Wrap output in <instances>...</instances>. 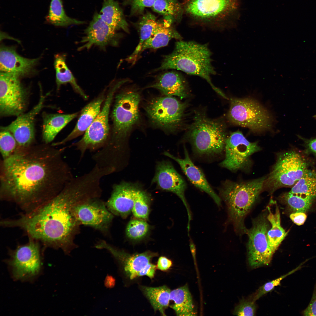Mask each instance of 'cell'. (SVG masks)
<instances>
[{
    "label": "cell",
    "mask_w": 316,
    "mask_h": 316,
    "mask_svg": "<svg viewBox=\"0 0 316 316\" xmlns=\"http://www.w3.org/2000/svg\"><path fill=\"white\" fill-rule=\"evenodd\" d=\"M171 261L166 257L161 256L159 258L157 267L162 271H166L172 265Z\"/></svg>",
    "instance_id": "46"
},
{
    "label": "cell",
    "mask_w": 316,
    "mask_h": 316,
    "mask_svg": "<svg viewBox=\"0 0 316 316\" xmlns=\"http://www.w3.org/2000/svg\"><path fill=\"white\" fill-rule=\"evenodd\" d=\"M280 199L294 212L305 213L310 208L313 200L309 197L292 193L289 192L281 195Z\"/></svg>",
    "instance_id": "38"
},
{
    "label": "cell",
    "mask_w": 316,
    "mask_h": 316,
    "mask_svg": "<svg viewBox=\"0 0 316 316\" xmlns=\"http://www.w3.org/2000/svg\"><path fill=\"white\" fill-rule=\"evenodd\" d=\"M78 114V112L68 114L44 113L42 134L45 143L48 144L52 142L59 132Z\"/></svg>",
    "instance_id": "26"
},
{
    "label": "cell",
    "mask_w": 316,
    "mask_h": 316,
    "mask_svg": "<svg viewBox=\"0 0 316 316\" xmlns=\"http://www.w3.org/2000/svg\"><path fill=\"white\" fill-rule=\"evenodd\" d=\"M156 0H123L124 5L130 7V15H134L142 13L145 8L152 7Z\"/></svg>",
    "instance_id": "43"
},
{
    "label": "cell",
    "mask_w": 316,
    "mask_h": 316,
    "mask_svg": "<svg viewBox=\"0 0 316 316\" xmlns=\"http://www.w3.org/2000/svg\"><path fill=\"white\" fill-rule=\"evenodd\" d=\"M159 22L155 16L150 12H147L141 18L139 23L140 37L139 42L133 53L127 59L129 62L134 63L140 54V51L144 42L153 34Z\"/></svg>",
    "instance_id": "31"
},
{
    "label": "cell",
    "mask_w": 316,
    "mask_h": 316,
    "mask_svg": "<svg viewBox=\"0 0 316 316\" xmlns=\"http://www.w3.org/2000/svg\"><path fill=\"white\" fill-rule=\"evenodd\" d=\"M142 289L154 311L158 310L162 315H166L165 310L169 305L170 290L166 286L157 287L142 286Z\"/></svg>",
    "instance_id": "33"
},
{
    "label": "cell",
    "mask_w": 316,
    "mask_h": 316,
    "mask_svg": "<svg viewBox=\"0 0 316 316\" xmlns=\"http://www.w3.org/2000/svg\"><path fill=\"white\" fill-rule=\"evenodd\" d=\"M147 88L157 89L164 95L177 96L184 98L188 95L187 82L180 73L169 71L159 75L154 82Z\"/></svg>",
    "instance_id": "24"
},
{
    "label": "cell",
    "mask_w": 316,
    "mask_h": 316,
    "mask_svg": "<svg viewBox=\"0 0 316 316\" xmlns=\"http://www.w3.org/2000/svg\"><path fill=\"white\" fill-rule=\"evenodd\" d=\"M40 59L24 57L18 54L14 47L2 44L0 48V72L20 78L27 76L34 73Z\"/></svg>",
    "instance_id": "21"
},
{
    "label": "cell",
    "mask_w": 316,
    "mask_h": 316,
    "mask_svg": "<svg viewBox=\"0 0 316 316\" xmlns=\"http://www.w3.org/2000/svg\"><path fill=\"white\" fill-rule=\"evenodd\" d=\"M20 78L12 74L0 72L1 116H18L25 111L27 104L28 94Z\"/></svg>",
    "instance_id": "14"
},
{
    "label": "cell",
    "mask_w": 316,
    "mask_h": 316,
    "mask_svg": "<svg viewBox=\"0 0 316 316\" xmlns=\"http://www.w3.org/2000/svg\"><path fill=\"white\" fill-rule=\"evenodd\" d=\"M98 193L97 186L89 176L74 177L51 199L18 218L4 219L2 224L19 228L30 238L68 254L76 246L74 240L80 225L74 215L73 208L96 197Z\"/></svg>",
    "instance_id": "2"
},
{
    "label": "cell",
    "mask_w": 316,
    "mask_h": 316,
    "mask_svg": "<svg viewBox=\"0 0 316 316\" xmlns=\"http://www.w3.org/2000/svg\"><path fill=\"white\" fill-rule=\"evenodd\" d=\"M308 169L306 162L297 152L290 151L279 153L266 177L264 190L271 194L280 188L293 187Z\"/></svg>",
    "instance_id": "8"
},
{
    "label": "cell",
    "mask_w": 316,
    "mask_h": 316,
    "mask_svg": "<svg viewBox=\"0 0 316 316\" xmlns=\"http://www.w3.org/2000/svg\"><path fill=\"white\" fill-rule=\"evenodd\" d=\"M99 14L105 22L116 30L121 29L128 32V25L123 11L117 1L103 0Z\"/></svg>",
    "instance_id": "28"
},
{
    "label": "cell",
    "mask_w": 316,
    "mask_h": 316,
    "mask_svg": "<svg viewBox=\"0 0 316 316\" xmlns=\"http://www.w3.org/2000/svg\"><path fill=\"white\" fill-rule=\"evenodd\" d=\"M114 97L111 133L106 145L96 153L98 159L105 164L113 163L123 158L126 142L140 119L139 106L141 97L138 89L125 88Z\"/></svg>",
    "instance_id": "3"
},
{
    "label": "cell",
    "mask_w": 316,
    "mask_h": 316,
    "mask_svg": "<svg viewBox=\"0 0 316 316\" xmlns=\"http://www.w3.org/2000/svg\"><path fill=\"white\" fill-rule=\"evenodd\" d=\"M183 7L187 14L195 19L210 24L220 23L236 14L240 0H188Z\"/></svg>",
    "instance_id": "12"
},
{
    "label": "cell",
    "mask_w": 316,
    "mask_h": 316,
    "mask_svg": "<svg viewBox=\"0 0 316 316\" xmlns=\"http://www.w3.org/2000/svg\"><path fill=\"white\" fill-rule=\"evenodd\" d=\"M186 105L173 96L155 97L145 103V109L154 126L164 131L173 132L182 122Z\"/></svg>",
    "instance_id": "10"
},
{
    "label": "cell",
    "mask_w": 316,
    "mask_h": 316,
    "mask_svg": "<svg viewBox=\"0 0 316 316\" xmlns=\"http://www.w3.org/2000/svg\"><path fill=\"white\" fill-rule=\"evenodd\" d=\"M151 201L150 195L140 188L134 200L132 212L133 216L137 219L147 220L150 214Z\"/></svg>",
    "instance_id": "37"
},
{
    "label": "cell",
    "mask_w": 316,
    "mask_h": 316,
    "mask_svg": "<svg viewBox=\"0 0 316 316\" xmlns=\"http://www.w3.org/2000/svg\"><path fill=\"white\" fill-rule=\"evenodd\" d=\"M105 22L96 12L89 25L85 30L84 35L80 42L79 51L89 49L93 47L103 49L109 46L117 45L120 35Z\"/></svg>",
    "instance_id": "17"
},
{
    "label": "cell",
    "mask_w": 316,
    "mask_h": 316,
    "mask_svg": "<svg viewBox=\"0 0 316 316\" xmlns=\"http://www.w3.org/2000/svg\"><path fill=\"white\" fill-rule=\"evenodd\" d=\"M290 218L292 221L298 226L303 225L305 222L307 216L305 212H296L290 214Z\"/></svg>",
    "instance_id": "45"
},
{
    "label": "cell",
    "mask_w": 316,
    "mask_h": 316,
    "mask_svg": "<svg viewBox=\"0 0 316 316\" xmlns=\"http://www.w3.org/2000/svg\"><path fill=\"white\" fill-rule=\"evenodd\" d=\"M111 195L106 205L113 214L126 218L132 212L138 185L124 181L114 184Z\"/></svg>",
    "instance_id": "22"
},
{
    "label": "cell",
    "mask_w": 316,
    "mask_h": 316,
    "mask_svg": "<svg viewBox=\"0 0 316 316\" xmlns=\"http://www.w3.org/2000/svg\"><path fill=\"white\" fill-rule=\"evenodd\" d=\"M8 253L9 258L6 262L14 279L30 281L40 273L42 260L39 242L29 238L27 243L18 245Z\"/></svg>",
    "instance_id": "11"
},
{
    "label": "cell",
    "mask_w": 316,
    "mask_h": 316,
    "mask_svg": "<svg viewBox=\"0 0 316 316\" xmlns=\"http://www.w3.org/2000/svg\"><path fill=\"white\" fill-rule=\"evenodd\" d=\"M104 91L99 96L85 106L81 111L76 125L71 132L61 141L52 145L63 144L84 134L95 118L100 110L101 106L105 99Z\"/></svg>",
    "instance_id": "25"
},
{
    "label": "cell",
    "mask_w": 316,
    "mask_h": 316,
    "mask_svg": "<svg viewBox=\"0 0 316 316\" xmlns=\"http://www.w3.org/2000/svg\"><path fill=\"white\" fill-rule=\"evenodd\" d=\"M183 159L175 157L167 152H164V154L177 162L190 182L196 188L209 194L217 205L220 206V198L210 186L202 171L191 161L185 147Z\"/></svg>",
    "instance_id": "23"
},
{
    "label": "cell",
    "mask_w": 316,
    "mask_h": 316,
    "mask_svg": "<svg viewBox=\"0 0 316 316\" xmlns=\"http://www.w3.org/2000/svg\"><path fill=\"white\" fill-rule=\"evenodd\" d=\"M170 300L174 302L170 307L176 315H196L192 296L187 285L171 291Z\"/></svg>",
    "instance_id": "30"
},
{
    "label": "cell",
    "mask_w": 316,
    "mask_h": 316,
    "mask_svg": "<svg viewBox=\"0 0 316 316\" xmlns=\"http://www.w3.org/2000/svg\"><path fill=\"white\" fill-rule=\"evenodd\" d=\"M227 117L232 124L255 132L269 130L272 126L270 113L257 101L250 98H231Z\"/></svg>",
    "instance_id": "9"
},
{
    "label": "cell",
    "mask_w": 316,
    "mask_h": 316,
    "mask_svg": "<svg viewBox=\"0 0 316 316\" xmlns=\"http://www.w3.org/2000/svg\"><path fill=\"white\" fill-rule=\"evenodd\" d=\"M290 193L316 198V171L308 169L301 178L293 186Z\"/></svg>",
    "instance_id": "36"
},
{
    "label": "cell",
    "mask_w": 316,
    "mask_h": 316,
    "mask_svg": "<svg viewBox=\"0 0 316 316\" xmlns=\"http://www.w3.org/2000/svg\"><path fill=\"white\" fill-rule=\"evenodd\" d=\"M307 261V260H306L301 263L297 267L287 273L272 281L267 282L261 286L254 294L252 300L255 302L264 295L271 291L275 287L280 285L281 280L288 276L301 269L303 265L305 264Z\"/></svg>",
    "instance_id": "41"
},
{
    "label": "cell",
    "mask_w": 316,
    "mask_h": 316,
    "mask_svg": "<svg viewBox=\"0 0 316 316\" xmlns=\"http://www.w3.org/2000/svg\"><path fill=\"white\" fill-rule=\"evenodd\" d=\"M212 55L206 44L179 40L173 51L164 56L160 66L154 71L176 69L199 76L206 80L219 95L227 99L225 94L211 81V76L216 73L212 64Z\"/></svg>",
    "instance_id": "4"
},
{
    "label": "cell",
    "mask_w": 316,
    "mask_h": 316,
    "mask_svg": "<svg viewBox=\"0 0 316 316\" xmlns=\"http://www.w3.org/2000/svg\"><path fill=\"white\" fill-rule=\"evenodd\" d=\"M46 96L42 94L38 104L31 110L17 116L8 126L1 127V129L8 130L13 135L19 147L30 146L34 140L35 118L43 107Z\"/></svg>",
    "instance_id": "20"
},
{
    "label": "cell",
    "mask_w": 316,
    "mask_h": 316,
    "mask_svg": "<svg viewBox=\"0 0 316 316\" xmlns=\"http://www.w3.org/2000/svg\"><path fill=\"white\" fill-rule=\"evenodd\" d=\"M115 284V279L113 276L107 275L104 281L105 286L107 288H112L114 287Z\"/></svg>",
    "instance_id": "47"
},
{
    "label": "cell",
    "mask_w": 316,
    "mask_h": 316,
    "mask_svg": "<svg viewBox=\"0 0 316 316\" xmlns=\"http://www.w3.org/2000/svg\"><path fill=\"white\" fill-rule=\"evenodd\" d=\"M99 198L92 199L77 205L73 208V214L80 225L88 226L105 232L114 216L106 204Z\"/></svg>",
    "instance_id": "16"
},
{
    "label": "cell",
    "mask_w": 316,
    "mask_h": 316,
    "mask_svg": "<svg viewBox=\"0 0 316 316\" xmlns=\"http://www.w3.org/2000/svg\"><path fill=\"white\" fill-rule=\"evenodd\" d=\"M265 216H261L253 222L252 227L247 229L248 237V260L252 268L268 265L273 255L267 237L269 223Z\"/></svg>",
    "instance_id": "15"
},
{
    "label": "cell",
    "mask_w": 316,
    "mask_h": 316,
    "mask_svg": "<svg viewBox=\"0 0 316 316\" xmlns=\"http://www.w3.org/2000/svg\"><path fill=\"white\" fill-rule=\"evenodd\" d=\"M152 7L154 11L163 15L166 20L172 23L180 20L184 10L178 0H156Z\"/></svg>",
    "instance_id": "35"
},
{
    "label": "cell",
    "mask_w": 316,
    "mask_h": 316,
    "mask_svg": "<svg viewBox=\"0 0 316 316\" xmlns=\"http://www.w3.org/2000/svg\"><path fill=\"white\" fill-rule=\"evenodd\" d=\"M125 83V81L123 80L110 85L101 110L82 138L71 145L80 152V159L87 151L95 152L107 143L110 135L109 118L110 107L115 94Z\"/></svg>",
    "instance_id": "7"
},
{
    "label": "cell",
    "mask_w": 316,
    "mask_h": 316,
    "mask_svg": "<svg viewBox=\"0 0 316 316\" xmlns=\"http://www.w3.org/2000/svg\"><path fill=\"white\" fill-rule=\"evenodd\" d=\"M66 59L65 54H58L54 55V67L57 89L59 90L63 85L69 83L76 93L84 99H87V96L77 83L67 65Z\"/></svg>",
    "instance_id": "29"
},
{
    "label": "cell",
    "mask_w": 316,
    "mask_h": 316,
    "mask_svg": "<svg viewBox=\"0 0 316 316\" xmlns=\"http://www.w3.org/2000/svg\"><path fill=\"white\" fill-rule=\"evenodd\" d=\"M260 150L257 142L249 141L241 132H232L226 140L225 157L220 165L234 172L248 170L252 164V156Z\"/></svg>",
    "instance_id": "13"
},
{
    "label": "cell",
    "mask_w": 316,
    "mask_h": 316,
    "mask_svg": "<svg viewBox=\"0 0 316 316\" xmlns=\"http://www.w3.org/2000/svg\"><path fill=\"white\" fill-rule=\"evenodd\" d=\"M2 130L0 133V150L3 159L10 156L16 149L17 142L9 131Z\"/></svg>",
    "instance_id": "40"
},
{
    "label": "cell",
    "mask_w": 316,
    "mask_h": 316,
    "mask_svg": "<svg viewBox=\"0 0 316 316\" xmlns=\"http://www.w3.org/2000/svg\"><path fill=\"white\" fill-rule=\"evenodd\" d=\"M65 149L16 148L1 164V199L27 212L57 195L74 177L63 157Z\"/></svg>",
    "instance_id": "1"
},
{
    "label": "cell",
    "mask_w": 316,
    "mask_h": 316,
    "mask_svg": "<svg viewBox=\"0 0 316 316\" xmlns=\"http://www.w3.org/2000/svg\"><path fill=\"white\" fill-rule=\"evenodd\" d=\"M256 309L255 302L243 299L235 308L233 314L237 316H254Z\"/></svg>",
    "instance_id": "42"
},
{
    "label": "cell",
    "mask_w": 316,
    "mask_h": 316,
    "mask_svg": "<svg viewBox=\"0 0 316 316\" xmlns=\"http://www.w3.org/2000/svg\"><path fill=\"white\" fill-rule=\"evenodd\" d=\"M150 228V226L145 220L137 218L132 219L126 226V234L131 240H140L147 235Z\"/></svg>",
    "instance_id": "39"
},
{
    "label": "cell",
    "mask_w": 316,
    "mask_h": 316,
    "mask_svg": "<svg viewBox=\"0 0 316 316\" xmlns=\"http://www.w3.org/2000/svg\"><path fill=\"white\" fill-rule=\"evenodd\" d=\"M95 246L98 249H106L120 262L125 273L130 279L145 275L152 259L158 255L157 253L150 251L130 254L115 248L103 240L99 242Z\"/></svg>",
    "instance_id": "18"
},
{
    "label": "cell",
    "mask_w": 316,
    "mask_h": 316,
    "mask_svg": "<svg viewBox=\"0 0 316 316\" xmlns=\"http://www.w3.org/2000/svg\"><path fill=\"white\" fill-rule=\"evenodd\" d=\"M301 314L303 316H316V282L310 303Z\"/></svg>",
    "instance_id": "44"
},
{
    "label": "cell",
    "mask_w": 316,
    "mask_h": 316,
    "mask_svg": "<svg viewBox=\"0 0 316 316\" xmlns=\"http://www.w3.org/2000/svg\"><path fill=\"white\" fill-rule=\"evenodd\" d=\"M268 209L269 213L267 219L271 227L267 231V237L269 245L274 254L287 236L288 232L281 226L280 213L278 207L276 206L274 213L271 211L269 207Z\"/></svg>",
    "instance_id": "32"
},
{
    "label": "cell",
    "mask_w": 316,
    "mask_h": 316,
    "mask_svg": "<svg viewBox=\"0 0 316 316\" xmlns=\"http://www.w3.org/2000/svg\"><path fill=\"white\" fill-rule=\"evenodd\" d=\"M314 117L316 118V115H315Z\"/></svg>",
    "instance_id": "49"
},
{
    "label": "cell",
    "mask_w": 316,
    "mask_h": 316,
    "mask_svg": "<svg viewBox=\"0 0 316 316\" xmlns=\"http://www.w3.org/2000/svg\"><path fill=\"white\" fill-rule=\"evenodd\" d=\"M46 20L47 22L54 26L62 27L85 23L84 21L72 18L67 16L63 9L62 0H51Z\"/></svg>",
    "instance_id": "34"
},
{
    "label": "cell",
    "mask_w": 316,
    "mask_h": 316,
    "mask_svg": "<svg viewBox=\"0 0 316 316\" xmlns=\"http://www.w3.org/2000/svg\"><path fill=\"white\" fill-rule=\"evenodd\" d=\"M226 138L225 126L222 122L211 119L200 112L195 114L187 134L194 152L201 156L222 153Z\"/></svg>",
    "instance_id": "6"
},
{
    "label": "cell",
    "mask_w": 316,
    "mask_h": 316,
    "mask_svg": "<svg viewBox=\"0 0 316 316\" xmlns=\"http://www.w3.org/2000/svg\"><path fill=\"white\" fill-rule=\"evenodd\" d=\"M152 183L156 184L159 189L172 192L180 198L186 209L189 224L191 216L185 196L186 183L171 162L163 160L157 163Z\"/></svg>",
    "instance_id": "19"
},
{
    "label": "cell",
    "mask_w": 316,
    "mask_h": 316,
    "mask_svg": "<svg viewBox=\"0 0 316 316\" xmlns=\"http://www.w3.org/2000/svg\"><path fill=\"white\" fill-rule=\"evenodd\" d=\"M307 145L312 152L316 154V138L308 140Z\"/></svg>",
    "instance_id": "48"
},
{
    "label": "cell",
    "mask_w": 316,
    "mask_h": 316,
    "mask_svg": "<svg viewBox=\"0 0 316 316\" xmlns=\"http://www.w3.org/2000/svg\"><path fill=\"white\" fill-rule=\"evenodd\" d=\"M172 25L166 21L159 22L153 34L142 44L140 54L147 49H156L165 47L171 39L181 40L182 37Z\"/></svg>",
    "instance_id": "27"
},
{
    "label": "cell",
    "mask_w": 316,
    "mask_h": 316,
    "mask_svg": "<svg viewBox=\"0 0 316 316\" xmlns=\"http://www.w3.org/2000/svg\"><path fill=\"white\" fill-rule=\"evenodd\" d=\"M266 176L247 181L226 180L219 189L227 207L229 220L237 231L246 233V215L264 190Z\"/></svg>",
    "instance_id": "5"
}]
</instances>
